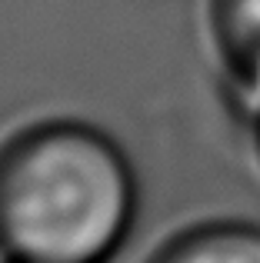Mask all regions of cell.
I'll return each mask as SVG.
<instances>
[{
	"mask_svg": "<svg viewBox=\"0 0 260 263\" xmlns=\"http://www.w3.org/2000/svg\"><path fill=\"white\" fill-rule=\"evenodd\" d=\"M250 137H254V147H257V157H260V130H254Z\"/></svg>",
	"mask_w": 260,
	"mask_h": 263,
	"instance_id": "cell-4",
	"label": "cell"
},
{
	"mask_svg": "<svg viewBox=\"0 0 260 263\" xmlns=\"http://www.w3.org/2000/svg\"><path fill=\"white\" fill-rule=\"evenodd\" d=\"M137 213L127 154L84 120H40L0 140V257L104 263Z\"/></svg>",
	"mask_w": 260,
	"mask_h": 263,
	"instance_id": "cell-1",
	"label": "cell"
},
{
	"mask_svg": "<svg viewBox=\"0 0 260 263\" xmlns=\"http://www.w3.org/2000/svg\"><path fill=\"white\" fill-rule=\"evenodd\" d=\"M147 263H260V223L203 220L167 237Z\"/></svg>",
	"mask_w": 260,
	"mask_h": 263,
	"instance_id": "cell-2",
	"label": "cell"
},
{
	"mask_svg": "<svg viewBox=\"0 0 260 263\" xmlns=\"http://www.w3.org/2000/svg\"><path fill=\"white\" fill-rule=\"evenodd\" d=\"M210 33L224 70L260 64V0H210Z\"/></svg>",
	"mask_w": 260,
	"mask_h": 263,
	"instance_id": "cell-3",
	"label": "cell"
}]
</instances>
